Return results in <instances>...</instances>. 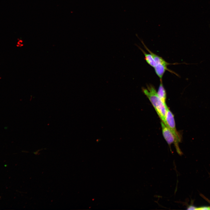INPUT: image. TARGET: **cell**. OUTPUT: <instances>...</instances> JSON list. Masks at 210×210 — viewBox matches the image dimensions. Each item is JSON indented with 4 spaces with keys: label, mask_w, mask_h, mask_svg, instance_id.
<instances>
[{
    "label": "cell",
    "mask_w": 210,
    "mask_h": 210,
    "mask_svg": "<svg viewBox=\"0 0 210 210\" xmlns=\"http://www.w3.org/2000/svg\"><path fill=\"white\" fill-rule=\"evenodd\" d=\"M142 89L143 93L150 102L158 114L165 110L167 106L159 98L153 85L150 84L147 85L146 88L142 87Z\"/></svg>",
    "instance_id": "cell-1"
},
{
    "label": "cell",
    "mask_w": 210,
    "mask_h": 210,
    "mask_svg": "<svg viewBox=\"0 0 210 210\" xmlns=\"http://www.w3.org/2000/svg\"><path fill=\"white\" fill-rule=\"evenodd\" d=\"M165 125L169 128L175 136L176 142L174 145L177 153L179 155H182V153L178 146V143L181 141V138L176 129L174 115L168 107L167 108Z\"/></svg>",
    "instance_id": "cell-2"
},
{
    "label": "cell",
    "mask_w": 210,
    "mask_h": 210,
    "mask_svg": "<svg viewBox=\"0 0 210 210\" xmlns=\"http://www.w3.org/2000/svg\"><path fill=\"white\" fill-rule=\"evenodd\" d=\"M162 132L163 137L167 143L170 146L172 143H175V136L169 128L162 121L161 122Z\"/></svg>",
    "instance_id": "cell-3"
},
{
    "label": "cell",
    "mask_w": 210,
    "mask_h": 210,
    "mask_svg": "<svg viewBox=\"0 0 210 210\" xmlns=\"http://www.w3.org/2000/svg\"><path fill=\"white\" fill-rule=\"evenodd\" d=\"M141 42L144 48L149 52V53H150L152 55L153 57L157 64V65L158 64H161L167 67V66L169 65L173 64L167 62L161 57H160L153 53L147 47L142 41H141Z\"/></svg>",
    "instance_id": "cell-4"
},
{
    "label": "cell",
    "mask_w": 210,
    "mask_h": 210,
    "mask_svg": "<svg viewBox=\"0 0 210 210\" xmlns=\"http://www.w3.org/2000/svg\"><path fill=\"white\" fill-rule=\"evenodd\" d=\"M154 69L156 75L159 77L160 80H162L163 76L166 71L176 74L174 72L169 69L167 66L161 64L157 65Z\"/></svg>",
    "instance_id": "cell-5"
},
{
    "label": "cell",
    "mask_w": 210,
    "mask_h": 210,
    "mask_svg": "<svg viewBox=\"0 0 210 210\" xmlns=\"http://www.w3.org/2000/svg\"><path fill=\"white\" fill-rule=\"evenodd\" d=\"M160 84L158 88L157 94L158 95L162 102L166 105V93L162 83V80H160Z\"/></svg>",
    "instance_id": "cell-6"
},
{
    "label": "cell",
    "mask_w": 210,
    "mask_h": 210,
    "mask_svg": "<svg viewBox=\"0 0 210 210\" xmlns=\"http://www.w3.org/2000/svg\"><path fill=\"white\" fill-rule=\"evenodd\" d=\"M140 49L143 53L144 56V59L146 62L151 67L154 68L157 64L152 55L150 53H147L141 48L139 46Z\"/></svg>",
    "instance_id": "cell-7"
},
{
    "label": "cell",
    "mask_w": 210,
    "mask_h": 210,
    "mask_svg": "<svg viewBox=\"0 0 210 210\" xmlns=\"http://www.w3.org/2000/svg\"><path fill=\"white\" fill-rule=\"evenodd\" d=\"M197 210H210V206H202L200 207H197Z\"/></svg>",
    "instance_id": "cell-8"
},
{
    "label": "cell",
    "mask_w": 210,
    "mask_h": 210,
    "mask_svg": "<svg viewBox=\"0 0 210 210\" xmlns=\"http://www.w3.org/2000/svg\"><path fill=\"white\" fill-rule=\"evenodd\" d=\"M197 207H196L192 205H190L187 207V210H197Z\"/></svg>",
    "instance_id": "cell-9"
}]
</instances>
